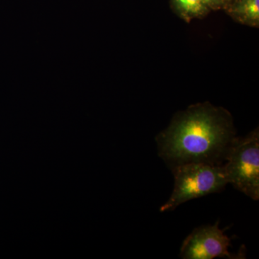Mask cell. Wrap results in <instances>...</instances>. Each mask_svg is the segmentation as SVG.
Returning a JSON list of instances; mask_svg holds the SVG:
<instances>
[{"label":"cell","instance_id":"1","mask_svg":"<svg viewBox=\"0 0 259 259\" xmlns=\"http://www.w3.org/2000/svg\"><path fill=\"white\" fill-rule=\"evenodd\" d=\"M236 137L231 114L207 102L177 115L156 141L158 155L172 168L190 163L223 165Z\"/></svg>","mask_w":259,"mask_h":259},{"label":"cell","instance_id":"2","mask_svg":"<svg viewBox=\"0 0 259 259\" xmlns=\"http://www.w3.org/2000/svg\"><path fill=\"white\" fill-rule=\"evenodd\" d=\"M175 188L160 211L174 210L190 199L221 192L228 184L223 165L190 163L171 168Z\"/></svg>","mask_w":259,"mask_h":259},{"label":"cell","instance_id":"3","mask_svg":"<svg viewBox=\"0 0 259 259\" xmlns=\"http://www.w3.org/2000/svg\"><path fill=\"white\" fill-rule=\"evenodd\" d=\"M223 164L228 184L253 200L259 199V133L236 137Z\"/></svg>","mask_w":259,"mask_h":259},{"label":"cell","instance_id":"4","mask_svg":"<svg viewBox=\"0 0 259 259\" xmlns=\"http://www.w3.org/2000/svg\"><path fill=\"white\" fill-rule=\"evenodd\" d=\"M231 239L218 227L202 226L195 228L187 236L181 248V258L184 259L235 258L228 250Z\"/></svg>","mask_w":259,"mask_h":259},{"label":"cell","instance_id":"5","mask_svg":"<svg viewBox=\"0 0 259 259\" xmlns=\"http://www.w3.org/2000/svg\"><path fill=\"white\" fill-rule=\"evenodd\" d=\"M224 10L238 23L259 26V0H231Z\"/></svg>","mask_w":259,"mask_h":259},{"label":"cell","instance_id":"6","mask_svg":"<svg viewBox=\"0 0 259 259\" xmlns=\"http://www.w3.org/2000/svg\"><path fill=\"white\" fill-rule=\"evenodd\" d=\"M172 9L187 23L197 18H203L211 10L202 0H171Z\"/></svg>","mask_w":259,"mask_h":259},{"label":"cell","instance_id":"7","mask_svg":"<svg viewBox=\"0 0 259 259\" xmlns=\"http://www.w3.org/2000/svg\"><path fill=\"white\" fill-rule=\"evenodd\" d=\"M204 5L212 10H224L231 0H202Z\"/></svg>","mask_w":259,"mask_h":259}]
</instances>
